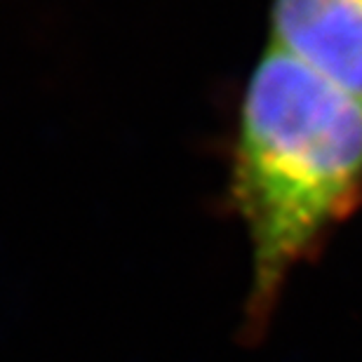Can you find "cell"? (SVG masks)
Listing matches in <instances>:
<instances>
[{
  "instance_id": "obj_1",
  "label": "cell",
  "mask_w": 362,
  "mask_h": 362,
  "mask_svg": "<svg viewBox=\"0 0 362 362\" xmlns=\"http://www.w3.org/2000/svg\"><path fill=\"white\" fill-rule=\"evenodd\" d=\"M228 205L252 250L250 322L362 207V99L266 42L238 101Z\"/></svg>"
},
{
  "instance_id": "obj_2",
  "label": "cell",
  "mask_w": 362,
  "mask_h": 362,
  "mask_svg": "<svg viewBox=\"0 0 362 362\" xmlns=\"http://www.w3.org/2000/svg\"><path fill=\"white\" fill-rule=\"evenodd\" d=\"M269 42L362 99V0H271Z\"/></svg>"
}]
</instances>
